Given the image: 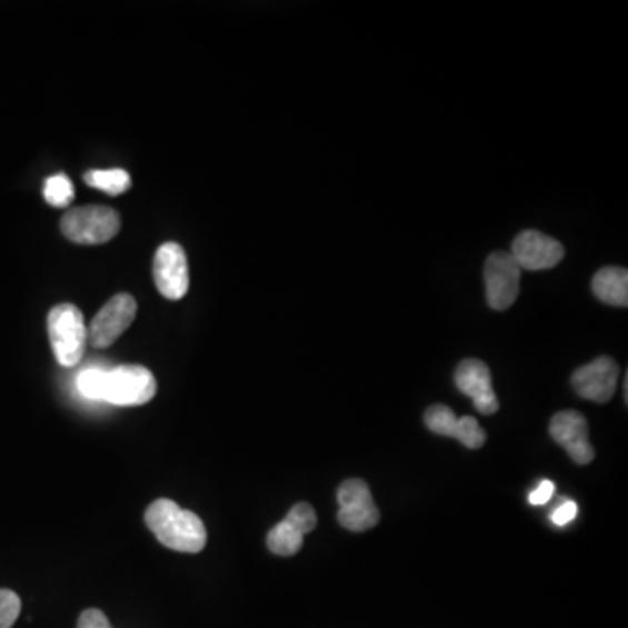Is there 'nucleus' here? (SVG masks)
<instances>
[{"instance_id": "f257e3e1", "label": "nucleus", "mask_w": 628, "mask_h": 628, "mask_svg": "<svg viewBox=\"0 0 628 628\" xmlns=\"http://www.w3.org/2000/svg\"><path fill=\"white\" fill-rule=\"evenodd\" d=\"M146 524L159 544L182 554H199L207 547V527L192 511L171 499H156L146 511Z\"/></svg>"}, {"instance_id": "f03ea898", "label": "nucleus", "mask_w": 628, "mask_h": 628, "mask_svg": "<svg viewBox=\"0 0 628 628\" xmlns=\"http://www.w3.org/2000/svg\"><path fill=\"white\" fill-rule=\"evenodd\" d=\"M48 332L58 363L63 367L78 366L88 341L81 309L73 305H60L51 309Z\"/></svg>"}, {"instance_id": "7ed1b4c3", "label": "nucleus", "mask_w": 628, "mask_h": 628, "mask_svg": "<svg viewBox=\"0 0 628 628\" xmlns=\"http://www.w3.org/2000/svg\"><path fill=\"white\" fill-rule=\"evenodd\" d=\"M61 232L78 245H102L121 229V217L109 207H81L67 211L61 219Z\"/></svg>"}, {"instance_id": "20e7f679", "label": "nucleus", "mask_w": 628, "mask_h": 628, "mask_svg": "<svg viewBox=\"0 0 628 628\" xmlns=\"http://www.w3.org/2000/svg\"><path fill=\"white\" fill-rule=\"evenodd\" d=\"M158 393V382L142 366H119L107 370L103 400L114 406L138 407L149 403Z\"/></svg>"}, {"instance_id": "39448f33", "label": "nucleus", "mask_w": 628, "mask_h": 628, "mask_svg": "<svg viewBox=\"0 0 628 628\" xmlns=\"http://www.w3.org/2000/svg\"><path fill=\"white\" fill-rule=\"evenodd\" d=\"M522 269L507 251H495L484 266L487 305L496 311H505L515 305L520 293Z\"/></svg>"}, {"instance_id": "423d86ee", "label": "nucleus", "mask_w": 628, "mask_h": 628, "mask_svg": "<svg viewBox=\"0 0 628 628\" xmlns=\"http://www.w3.org/2000/svg\"><path fill=\"white\" fill-rule=\"evenodd\" d=\"M339 514L337 519L345 529L353 532L369 531L381 519L366 480L349 479L337 489Z\"/></svg>"}, {"instance_id": "0eeeda50", "label": "nucleus", "mask_w": 628, "mask_h": 628, "mask_svg": "<svg viewBox=\"0 0 628 628\" xmlns=\"http://www.w3.org/2000/svg\"><path fill=\"white\" fill-rule=\"evenodd\" d=\"M137 317V300L130 293H118L97 312L91 321L88 337L94 348H109L130 329Z\"/></svg>"}, {"instance_id": "6e6552de", "label": "nucleus", "mask_w": 628, "mask_h": 628, "mask_svg": "<svg viewBox=\"0 0 628 628\" xmlns=\"http://www.w3.org/2000/svg\"><path fill=\"white\" fill-rule=\"evenodd\" d=\"M620 367L611 357H599L587 366L576 369L571 385L585 400L606 403L617 391Z\"/></svg>"}, {"instance_id": "1a4fd4ad", "label": "nucleus", "mask_w": 628, "mask_h": 628, "mask_svg": "<svg viewBox=\"0 0 628 628\" xmlns=\"http://www.w3.org/2000/svg\"><path fill=\"white\" fill-rule=\"evenodd\" d=\"M154 283L162 297L180 300L189 292V263L179 243H165L156 251Z\"/></svg>"}, {"instance_id": "9d476101", "label": "nucleus", "mask_w": 628, "mask_h": 628, "mask_svg": "<svg viewBox=\"0 0 628 628\" xmlns=\"http://www.w3.org/2000/svg\"><path fill=\"white\" fill-rule=\"evenodd\" d=\"M564 253L566 250L560 241L544 232L524 231L515 238L510 256L522 271H545L556 268Z\"/></svg>"}, {"instance_id": "9b49d317", "label": "nucleus", "mask_w": 628, "mask_h": 628, "mask_svg": "<svg viewBox=\"0 0 628 628\" xmlns=\"http://www.w3.org/2000/svg\"><path fill=\"white\" fill-rule=\"evenodd\" d=\"M456 388L474 400L475 409L484 416H491L499 410L498 397L492 389V376L489 367L477 358H467L459 363L455 372Z\"/></svg>"}, {"instance_id": "f8f14e48", "label": "nucleus", "mask_w": 628, "mask_h": 628, "mask_svg": "<svg viewBox=\"0 0 628 628\" xmlns=\"http://www.w3.org/2000/svg\"><path fill=\"white\" fill-rule=\"evenodd\" d=\"M550 435L559 446L568 450L572 461L588 465L596 458V450L588 440L587 419L576 410H560L550 421Z\"/></svg>"}, {"instance_id": "ddd939ff", "label": "nucleus", "mask_w": 628, "mask_h": 628, "mask_svg": "<svg viewBox=\"0 0 628 628\" xmlns=\"http://www.w3.org/2000/svg\"><path fill=\"white\" fill-rule=\"evenodd\" d=\"M592 292L605 305L627 308L628 271L625 268H605L596 272L592 280Z\"/></svg>"}, {"instance_id": "4468645a", "label": "nucleus", "mask_w": 628, "mask_h": 628, "mask_svg": "<svg viewBox=\"0 0 628 628\" xmlns=\"http://www.w3.org/2000/svg\"><path fill=\"white\" fill-rule=\"evenodd\" d=\"M305 545V535L287 519L276 524L268 535V548L280 557L296 556L297 551Z\"/></svg>"}, {"instance_id": "2eb2a0df", "label": "nucleus", "mask_w": 628, "mask_h": 628, "mask_svg": "<svg viewBox=\"0 0 628 628\" xmlns=\"http://www.w3.org/2000/svg\"><path fill=\"white\" fill-rule=\"evenodd\" d=\"M84 182L93 189H98V191L106 192V195L119 196L130 191L131 177L128 171L121 170V168L91 170L84 175Z\"/></svg>"}, {"instance_id": "dca6fc26", "label": "nucleus", "mask_w": 628, "mask_h": 628, "mask_svg": "<svg viewBox=\"0 0 628 628\" xmlns=\"http://www.w3.org/2000/svg\"><path fill=\"white\" fill-rule=\"evenodd\" d=\"M425 422L428 430L440 435V437H458L459 418L455 410L447 406H431L425 412Z\"/></svg>"}, {"instance_id": "f3484780", "label": "nucleus", "mask_w": 628, "mask_h": 628, "mask_svg": "<svg viewBox=\"0 0 628 628\" xmlns=\"http://www.w3.org/2000/svg\"><path fill=\"white\" fill-rule=\"evenodd\" d=\"M76 198L72 182L67 175H53L44 183V199L51 207L66 208Z\"/></svg>"}, {"instance_id": "a211bd4d", "label": "nucleus", "mask_w": 628, "mask_h": 628, "mask_svg": "<svg viewBox=\"0 0 628 628\" xmlns=\"http://www.w3.org/2000/svg\"><path fill=\"white\" fill-rule=\"evenodd\" d=\"M107 370L88 369L78 377V388L86 398L103 400Z\"/></svg>"}, {"instance_id": "6ab92c4d", "label": "nucleus", "mask_w": 628, "mask_h": 628, "mask_svg": "<svg viewBox=\"0 0 628 628\" xmlns=\"http://www.w3.org/2000/svg\"><path fill=\"white\" fill-rule=\"evenodd\" d=\"M486 431H484L477 419L471 418V416L459 418V430L456 440H459L462 446L468 447V449H480L486 443Z\"/></svg>"}, {"instance_id": "aec40b11", "label": "nucleus", "mask_w": 628, "mask_h": 628, "mask_svg": "<svg viewBox=\"0 0 628 628\" xmlns=\"http://www.w3.org/2000/svg\"><path fill=\"white\" fill-rule=\"evenodd\" d=\"M285 519L288 522L293 524V526L299 529L302 535H308V532L315 531V527L318 524L317 511L309 505V502H297L292 510L288 511Z\"/></svg>"}, {"instance_id": "412c9836", "label": "nucleus", "mask_w": 628, "mask_h": 628, "mask_svg": "<svg viewBox=\"0 0 628 628\" xmlns=\"http://www.w3.org/2000/svg\"><path fill=\"white\" fill-rule=\"evenodd\" d=\"M21 599L12 590L0 588V628H11L20 617Z\"/></svg>"}, {"instance_id": "4be33fe9", "label": "nucleus", "mask_w": 628, "mask_h": 628, "mask_svg": "<svg viewBox=\"0 0 628 628\" xmlns=\"http://www.w3.org/2000/svg\"><path fill=\"white\" fill-rule=\"evenodd\" d=\"M78 628H112L109 624V618L106 617V612L100 611V609H86L81 612L79 617Z\"/></svg>"}, {"instance_id": "5701e85b", "label": "nucleus", "mask_w": 628, "mask_h": 628, "mask_svg": "<svg viewBox=\"0 0 628 628\" xmlns=\"http://www.w3.org/2000/svg\"><path fill=\"white\" fill-rule=\"evenodd\" d=\"M576 514H578V505L575 501H564L551 515V522L559 527L568 526L571 520H575Z\"/></svg>"}, {"instance_id": "b1692460", "label": "nucleus", "mask_w": 628, "mask_h": 628, "mask_svg": "<svg viewBox=\"0 0 628 628\" xmlns=\"http://www.w3.org/2000/svg\"><path fill=\"white\" fill-rule=\"evenodd\" d=\"M554 492H556V484L550 482V480H544V482L539 484L538 489L529 496V502L531 505H545V502L550 501Z\"/></svg>"}]
</instances>
